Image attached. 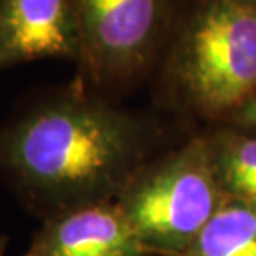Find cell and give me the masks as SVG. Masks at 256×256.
Masks as SVG:
<instances>
[{
	"instance_id": "6da1fadb",
	"label": "cell",
	"mask_w": 256,
	"mask_h": 256,
	"mask_svg": "<svg viewBox=\"0 0 256 256\" xmlns=\"http://www.w3.org/2000/svg\"><path fill=\"white\" fill-rule=\"evenodd\" d=\"M149 124L74 80L22 101L0 124V178L52 218L114 202L142 168Z\"/></svg>"
},
{
	"instance_id": "7a4b0ae2",
	"label": "cell",
	"mask_w": 256,
	"mask_h": 256,
	"mask_svg": "<svg viewBox=\"0 0 256 256\" xmlns=\"http://www.w3.org/2000/svg\"><path fill=\"white\" fill-rule=\"evenodd\" d=\"M167 100L228 121L256 91V0H190L160 58Z\"/></svg>"
},
{
	"instance_id": "3957f363",
	"label": "cell",
	"mask_w": 256,
	"mask_h": 256,
	"mask_svg": "<svg viewBox=\"0 0 256 256\" xmlns=\"http://www.w3.org/2000/svg\"><path fill=\"white\" fill-rule=\"evenodd\" d=\"M154 256H184L226 204L205 134L146 164L114 200Z\"/></svg>"
},
{
	"instance_id": "277c9868",
	"label": "cell",
	"mask_w": 256,
	"mask_h": 256,
	"mask_svg": "<svg viewBox=\"0 0 256 256\" xmlns=\"http://www.w3.org/2000/svg\"><path fill=\"white\" fill-rule=\"evenodd\" d=\"M76 81L102 96L130 88L160 58L180 14L177 0H73Z\"/></svg>"
},
{
	"instance_id": "5b68a950",
	"label": "cell",
	"mask_w": 256,
	"mask_h": 256,
	"mask_svg": "<svg viewBox=\"0 0 256 256\" xmlns=\"http://www.w3.org/2000/svg\"><path fill=\"white\" fill-rule=\"evenodd\" d=\"M46 58L78 63L73 0H0V73Z\"/></svg>"
},
{
	"instance_id": "8992f818",
	"label": "cell",
	"mask_w": 256,
	"mask_h": 256,
	"mask_svg": "<svg viewBox=\"0 0 256 256\" xmlns=\"http://www.w3.org/2000/svg\"><path fill=\"white\" fill-rule=\"evenodd\" d=\"M22 256H154L134 235L116 202L45 220Z\"/></svg>"
},
{
	"instance_id": "52a82bcc",
	"label": "cell",
	"mask_w": 256,
	"mask_h": 256,
	"mask_svg": "<svg viewBox=\"0 0 256 256\" xmlns=\"http://www.w3.org/2000/svg\"><path fill=\"white\" fill-rule=\"evenodd\" d=\"M205 139L212 168L226 200L256 206V130L222 122Z\"/></svg>"
},
{
	"instance_id": "ba28073f",
	"label": "cell",
	"mask_w": 256,
	"mask_h": 256,
	"mask_svg": "<svg viewBox=\"0 0 256 256\" xmlns=\"http://www.w3.org/2000/svg\"><path fill=\"white\" fill-rule=\"evenodd\" d=\"M184 256H256V206L228 200Z\"/></svg>"
},
{
	"instance_id": "9c48e42d",
	"label": "cell",
	"mask_w": 256,
	"mask_h": 256,
	"mask_svg": "<svg viewBox=\"0 0 256 256\" xmlns=\"http://www.w3.org/2000/svg\"><path fill=\"white\" fill-rule=\"evenodd\" d=\"M225 122L232 124V126L242 128V129L256 130V91L253 92V96L250 98V100Z\"/></svg>"
},
{
	"instance_id": "30bf717a",
	"label": "cell",
	"mask_w": 256,
	"mask_h": 256,
	"mask_svg": "<svg viewBox=\"0 0 256 256\" xmlns=\"http://www.w3.org/2000/svg\"><path fill=\"white\" fill-rule=\"evenodd\" d=\"M7 246H8V238L0 236V256H7Z\"/></svg>"
}]
</instances>
